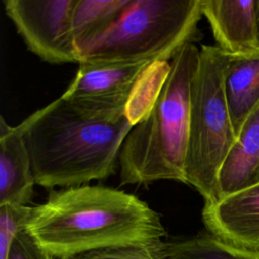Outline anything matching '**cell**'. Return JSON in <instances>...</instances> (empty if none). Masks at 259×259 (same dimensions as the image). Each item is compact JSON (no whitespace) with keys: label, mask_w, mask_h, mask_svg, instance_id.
Masks as SVG:
<instances>
[{"label":"cell","mask_w":259,"mask_h":259,"mask_svg":"<svg viewBox=\"0 0 259 259\" xmlns=\"http://www.w3.org/2000/svg\"><path fill=\"white\" fill-rule=\"evenodd\" d=\"M134 125L126 112L92 110L60 96L28 115L17 128L35 183L68 188L112 175Z\"/></svg>","instance_id":"6da1fadb"},{"label":"cell","mask_w":259,"mask_h":259,"mask_svg":"<svg viewBox=\"0 0 259 259\" xmlns=\"http://www.w3.org/2000/svg\"><path fill=\"white\" fill-rule=\"evenodd\" d=\"M26 230L58 259L166 236L160 215L148 203L125 191L94 185L52 191L45 203L34 206Z\"/></svg>","instance_id":"7a4b0ae2"},{"label":"cell","mask_w":259,"mask_h":259,"mask_svg":"<svg viewBox=\"0 0 259 259\" xmlns=\"http://www.w3.org/2000/svg\"><path fill=\"white\" fill-rule=\"evenodd\" d=\"M200 49L183 46L170 60L150 108L133 126L120 154V184L173 180L187 184L190 89Z\"/></svg>","instance_id":"3957f363"},{"label":"cell","mask_w":259,"mask_h":259,"mask_svg":"<svg viewBox=\"0 0 259 259\" xmlns=\"http://www.w3.org/2000/svg\"><path fill=\"white\" fill-rule=\"evenodd\" d=\"M201 17V0H132L106 31L80 51V64L167 62L194 44Z\"/></svg>","instance_id":"277c9868"},{"label":"cell","mask_w":259,"mask_h":259,"mask_svg":"<svg viewBox=\"0 0 259 259\" xmlns=\"http://www.w3.org/2000/svg\"><path fill=\"white\" fill-rule=\"evenodd\" d=\"M229 59L217 46L203 45L191 83L185 174L204 202L220 198V170L237 139L225 94Z\"/></svg>","instance_id":"5b68a950"},{"label":"cell","mask_w":259,"mask_h":259,"mask_svg":"<svg viewBox=\"0 0 259 259\" xmlns=\"http://www.w3.org/2000/svg\"><path fill=\"white\" fill-rule=\"evenodd\" d=\"M77 0H5L4 10L27 49L44 62L81 63L72 32Z\"/></svg>","instance_id":"8992f818"},{"label":"cell","mask_w":259,"mask_h":259,"mask_svg":"<svg viewBox=\"0 0 259 259\" xmlns=\"http://www.w3.org/2000/svg\"><path fill=\"white\" fill-rule=\"evenodd\" d=\"M153 65L151 62L82 63L62 96L92 110L127 113L136 87Z\"/></svg>","instance_id":"52a82bcc"},{"label":"cell","mask_w":259,"mask_h":259,"mask_svg":"<svg viewBox=\"0 0 259 259\" xmlns=\"http://www.w3.org/2000/svg\"><path fill=\"white\" fill-rule=\"evenodd\" d=\"M201 217L211 235L234 247L259 252V182L204 202Z\"/></svg>","instance_id":"ba28073f"},{"label":"cell","mask_w":259,"mask_h":259,"mask_svg":"<svg viewBox=\"0 0 259 259\" xmlns=\"http://www.w3.org/2000/svg\"><path fill=\"white\" fill-rule=\"evenodd\" d=\"M215 46L230 56L259 54L256 0H201Z\"/></svg>","instance_id":"9c48e42d"},{"label":"cell","mask_w":259,"mask_h":259,"mask_svg":"<svg viewBox=\"0 0 259 259\" xmlns=\"http://www.w3.org/2000/svg\"><path fill=\"white\" fill-rule=\"evenodd\" d=\"M30 157L17 126L0 117V205H27L34 192Z\"/></svg>","instance_id":"30bf717a"},{"label":"cell","mask_w":259,"mask_h":259,"mask_svg":"<svg viewBox=\"0 0 259 259\" xmlns=\"http://www.w3.org/2000/svg\"><path fill=\"white\" fill-rule=\"evenodd\" d=\"M258 182L259 106L245 121L220 170V198Z\"/></svg>","instance_id":"8fae6325"},{"label":"cell","mask_w":259,"mask_h":259,"mask_svg":"<svg viewBox=\"0 0 259 259\" xmlns=\"http://www.w3.org/2000/svg\"><path fill=\"white\" fill-rule=\"evenodd\" d=\"M225 94L236 137L259 106V54L230 56Z\"/></svg>","instance_id":"7c38bea8"},{"label":"cell","mask_w":259,"mask_h":259,"mask_svg":"<svg viewBox=\"0 0 259 259\" xmlns=\"http://www.w3.org/2000/svg\"><path fill=\"white\" fill-rule=\"evenodd\" d=\"M132 0H77L72 12V32L80 51L106 31Z\"/></svg>","instance_id":"4fadbf2b"},{"label":"cell","mask_w":259,"mask_h":259,"mask_svg":"<svg viewBox=\"0 0 259 259\" xmlns=\"http://www.w3.org/2000/svg\"><path fill=\"white\" fill-rule=\"evenodd\" d=\"M168 259H259V252L234 247L208 232L165 242Z\"/></svg>","instance_id":"5bb4252c"},{"label":"cell","mask_w":259,"mask_h":259,"mask_svg":"<svg viewBox=\"0 0 259 259\" xmlns=\"http://www.w3.org/2000/svg\"><path fill=\"white\" fill-rule=\"evenodd\" d=\"M69 259H168L162 240L88 251Z\"/></svg>","instance_id":"9a60e30c"},{"label":"cell","mask_w":259,"mask_h":259,"mask_svg":"<svg viewBox=\"0 0 259 259\" xmlns=\"http://www.w3.org/2000/svg\"><path fill=\"white\" fill-rule=\"evenodd\" d=\"M34 211V206L0 205V259H6L15 236L26 229Z\"/></svg>","instance_id":"2e32d148"},{"label":"cell","mask_w":259,"mask_h":259,"mask_svg":"<svg viewBox=\"0 0 259 259\" xmlns=\"http://www.w3.org/2000/svg\"><path fill=\"white\" fill-rule=\"evenodd\" d=\"M6 259H53V257L25 229L13 239Z\"/></svg>","instance_id":"e0dca14e"},{"label":"cell","mask_w":259,"mask_h":259,"mask_svg":"<svg viewBox=\"0 0 259 259\" xmlns=\"http://www.w3.org/2000/svg\"><path fill=\"white\" fill-rule=\"evenodd\" d=\"M256 19H257V30L259 37V0H256Z\"/></svg>","instance_id":"ac0fdd59"}]
</instances>
